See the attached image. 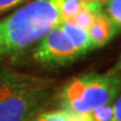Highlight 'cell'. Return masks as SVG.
I'll list each match as a JSON object with an SVG mask.
<instances>
[{
	"label": "cell",
	"instance_id": "cell-1",
	"mask_svg": "<svg viewBox=\"0 0 121 121\" xmlns=\"http://www.w3.org/2000/svg\"><path fill=\"white\" fill-rule=\"evenodd\" d=\"M89 0H30L0 19V58L22 55L48 31L69 20Z\"/></svg>",
	"mask_w": 121,
	"mask_h": 121
},
{
	"label": "cell",
	"instance_id": "cell-2",
	"mask_svg": "<svg viewBox=\"0 0 121 121\" xmlns=\"http://www.w3.org/2000/svg\"><path fill=\"white\" fill-rule=\"evenodd\" d=\"M58 81L0 58V121H29L54 102Z\"/></svg>",
	"mask_w": 121,
	"mask_h": 121
},
{
	"label": "cell",
	"instance_id": "cell-3",
	"mask_svg": "<svg viewBox=\"0 0 121 121\" xmlns=\"http://www.w3.org/2000/svg\"><path fill=\"white\" fill-rule=\"evenodd\" d=\"M98 48L89 28L69 19L55 26L20 56L28 55L33 64L43 69H58L71 65Z\"/></svg>",
	"mask_w": 121,
	"mask_h": 121
},
{
	"label": "cell",
	"instance_id": "cell-4",
	"mask_svg": "<svg viewBox=\"0 0 121 121\" xmlns=\"http://www.w3.org/2000/svg\"><path fill=\"white\" fill-rule=\"evenodd\" d=\"M120 63L104 72H87L74 76L58 87L56 101L60 109L89 113L111 104L120 95Z\"/></svg>",
	"mask_w": 121,
	"mask_h": 121
},
{
	"label": "cell",
	"instance_id": "cell-5",
	"mask_svg": "<svg viewBox=\"0 0 121 121\" xmlns=\"http://www.w3.org/2000/svg\"><path fill=\"white\" fill-rule=\"evenodd\" d=\"M29 121H93L90 113H78L65 109L45 110Z\"/></svg>",
	"mask_w": 121,
	"mask_h": 121
},
{
	"label": "cell",
	"instance_id": "cell-6",
	"mask_svg": "<svg viewBox=\"0 0 121 121\" xmlns=\"http://www.w3.org/2000/svg\"><path fill=\"white\" fill-rule=\"evenodd\" d=\"M103 11L109 17V19L120 29L121 0H103Z\"/></svg>",
	"mask_w": 121,
	"mask_h": 121
},
{
	"label": "cell",
	"instance_id": "cell-7",
	"mask_svg": "<svg viewBox=\"0 0 121 121\" xmlns=\"http://www.w3.org/2000/svg\"><path fill=\"white\" fill-rule=\"evenodd\" d=\"M89 113H90V116L93 121H112L111 104L96 108Z\"/></svg>",
	"mask_w": 121,
	"mask_h": 121
},
{
	"label": "cell",
	"instance_id": "cell-8",
	"mask_svg": "<svg viewBox=\"0 0 121 121\" xmlns=\"http://www.w3.org/2000/svg\"><path fill=\"white\" fill-rule=\"evenodd\" d=\"M25 1L27 0H0V16L8 13L9 10H13Z\"/></svg>",
	"mask_w": 121,
	"mask_h": 121
},
{
	"label": "cell",
	"instance_id": "cell-9",
	"mask_svg": "<svg viewBox=\"0 0 121 121\" xmlns=\"http://www.w3.org/2000/svg\"><path fill=\"white\" fill-rule=\"evenodd\" d=\"M121 99L120 95L111 103V111H112V121H121Z\"/></svg>",
	"mask_w": 121,
	"mask_h": 121
}]
</instances>
